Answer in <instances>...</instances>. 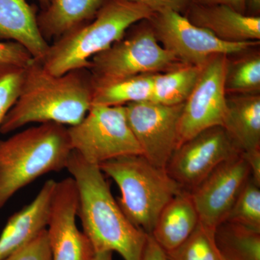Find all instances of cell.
Segmentation results:
<instances>
[{"label":"cell","mask_w":260,"mask_h":260,"mask_svg":"<svg viewBox=\"0 0 260 260\" xmlns=\"http://www.w3.org/2000/svg\"><path fill=\"white\" fill-rule=\"evenodd\" d=\"M107 0H49L45 9L37 15L43 37L59 39L67 32L90 21Z\"/></svg>","instance_id":"19"},{"label":"cell","mask_w":260,"mask_h":260,"mask_svg":"<svg viewBox=\"0 0 260 260\" xmlns=\"http://www.w3.org/2000/svg\"><path fill=\"white\" fill-rule=\"evenodd\" d=\"M154 74L93 83L92 106H125L151 99Z\"/></svg>","instance_id":"20"},{"label":"cell","mask_w":260,"mask_h":260,"mask_svg":"<svg viewBox=\"0 0 260 260\" xmlns=\"http://www.w3.org/2000/svg\"><path fill=\"white\" fill-rule=\"evenodd\" d=\"M73 151L68 127L42 123L0 140V210L22 188L66 169Z\"/></svg>","instance_id":"3"},{"label":"cell","mask_w":260,"mask_h":260,"mask_svg":"<svg viewBox=\"0 0 260 260\" xmlns=\"http://www.w3.org/2000/svg\"><path fill=\"white\" fill-rule=\"evenodd\" d=\"M203 67L180 64L154 74L151 102L164 105L184 104L194 90Z\"/></svg>","instance_id":"21"},{"label":"cell","mask_w":260,"mask_h":260,"mask_svg":"<svg viewBox=\"0 0 260 260\" xmlns=\"http://www.w3.org/2000/svg\"><path fill=\"white\" fill-rule=\"evenodd\" d=\"M199 222L190 191L183 190L162 208L150 235L167 252L182 244Z\"/></svg>","instance_id":"17"},{"label":"cell","mask_w":260,"mask_h":260,"mask_svg":"<svg viewBox=\"0 0 260 260\" xmlns=\"http://www.w3.org/2000/svg\"><path fill=\"white\" fill-rule=\"evenodd\" d=\"M184 15L191 23L208 30L224 42H259V16L242 14L227 5L195 2L191 3Z\"/></svg>","instance_id":"15"},{"label":"cell","mask_w":260,"mask_h":260,"mask_svg":"<svg viewBox=\"0 0 260 260\" xmlns=\"http://www.w3.org/2000/svg\"><path fill=\"white\" fill-rule=\"evenodd\" d=\"M5 260H51L47 229L26 245L15 251Z\"/></svg>","instance_id":"27"},{"label":"cell","mask_w":260,"mask_h":260,"mask_svg":"<svg viewBox=\"0 0 260 260\" xmlns=\"http://www.w3.org/2000/svg\"><path fill=\"white\" fill-rule=\"evenodd\" d=\"M57 181L49 179L34 200L10 216L0 234V260L26 245L47 229Z\"/></svg>","instance_id":"14"},{"label":"cell","mask_w":260,"mask_h":260,"mask_svg":"<svg viewBox=\"0 0 260 260\" xmlns=\"http://www.w3.org/2000/svg\"><path fill=\"white\" fill-rule=\"evenodd\" d=\"M242 155L249 165L251 179L260 185V150L242 153Z\"/></svg>","instance_id":"31"},{"label":"cell","mask_w":260,"mask_h":260,"mask_svg":"<svg viewBox=\"0 0 260 260\" xmlns=\"http://www.w3.org/2000/svg\"><path fill=\"white\" fill-rule=\"evenodd\" d=\"M228 56L212 58L203 66L198 83L184 102L179 126V145L203 130L223 126L227 113L225 77Z\"/></svg>","instance_id":"10"},{"label":"cell","mask_w":260,"mask_h":260,"mask_svg":"<svg viewBox=\"0 0 260 260\" xmlns=\"http://www.w3.org/2000/svg\"><path fill=\"white\" fill-rule=\"evenodd\" d=\"M239 153L223 126H213L179 145L165 169L183 190L191 191L221 162Z\"/></svg>","instance_id":"11"},{"label":"cell","mask_w":260,"mask_h":260,"mask_svg":"<svg viewBox=\"0 0 260 260\" xmlns=\"http://www.w3.org/2000/svg\"><path fill=\"white\" fill-rule=\"evenodd\" d=\"M251 177L242 153L218 166L190 191L200 222L212 229L225 221L233 205Z\"/></svg>","instance_id":"12"},{"label":"cell","mask_w":260,"mask_h":260,"mask_svg":"<svg viewBox=\"0 0 260 260\" xmlns=\"http://www.w3.org/2000/svg\"><path fill=\"white\" fill-rule=\"evenodd\" d=\"M223 127L241 153L260 150L259 94L227 96V113Z\"/></svg>","instance_id":"18"},{"label":"cell","mask_w":260,"mask_h":260,"mask_svg":"<svg viewBox=\"0 0 260 260\" xmlns=\"http://www.w3.org/2000/svg\"><path fill=\"white\" fill-rule=\"evenodd\" d=\"M107 50L94 56L88 70L93 83H104L142 74L164 73L180 64L155 37L148 20Z\"/></svg>","instance_id":"6"},{"label":"cell","mask_w":260,"mask_h":260,"mask_svg":"<svg viewBox=\"0 0 260 260\" xmlns=\"http://www.w3.org/2000/svg\"><path fill=\"white\" fill-rule=\"evenodd\" d=\"M184 104L168 106L147 101L124 106L128 124L142 155L161 169L167 167L179 145V121Z\"/></svg>","instance_id":"9"},{"label":"cell","mask_w":260,"mask_h":260,"mask_svg":"<svg viewBox=\"0 0 260 260\" xmlns=\"http://www.w3.org/2000/svg\"><path fill=\"white\" fill-rule=\"evenodd\" d=\"M215 239L225 260H260V232L224 221L215 229Z\"/></svg>","instance_id":"22"},{"label":"cell","mask_w":260,"mask_h":260,"mask_svg":"<svg viewBox=\"0 0 260 260\" xmlns=\"http://www.w3.org/2000/svg\"><path fill=\"white\" fill-rule=\"evenodd\" d=\"M99 167L119 186L121 196L117 203L126 218L147 234L153 232L162 208L183 191L165 169L143 155L119 157Z\"/></svg>","instance_id":"5"},{"label":"cell","mask_w":260,"mask_h":260,"mask_svg":"<svg viewBox=\"0 0 260 260\" xmlns=\"http://www.w3.org/2000/svg\"><path fill=\"white\" fill-rule=\"evenodd\" d=\"M166 254L169 260H225L215 242V229L200 222L182 244Z\"/></svg>","instance_id":"23"},{"label":"cell","mask_w":260,"mask_h":260,"mask_svg":"<svg viewBox=\"0 0 260 260\" xmlns=\"http://www.w3.org/2000/svg\"><path fill=\"white\" fill-rule=\"evenodd\" d=\"M0 39L18 43L39 61L49 48L39 30L35 8L27 0H0Z\"/></svg>","instance_id":"16"},{"label":"cell","mask_w":260,"mask_h":260,"mask_svg":"<svg viewBox=\"0 0 260 260\" xmlns=\"http://www.w3.org/2000/svg\"><path fill=\"white\" fill-rule=\"evenodd\" d=\"M34 60L26 49L15 42H0V64L26 68Z\"/></svg>","instance_id":"28"},{"label":"cell","mask_w":260,"mask_h":260,"mask_svg":"<svg viewBox=\"0 0 260 260\" xmlns=\"http://www.w3.org/2000/svg\"><path fill=\"white\" fill-rule=\"evenodd\" d=\"M78 194L74 179L56 183L47 227L51 260H92L95 251L77 226Z\"/></svg>","instance_id":"13"},{"label":"cell","mask_w":260,"mask_h":260,"mask_svg":"<svg viewBox=\"0 0 260 260\" xmlns=\"http://www.w3.org/2000/svg\"><path fill=\"white\" fill-rule=\"evenodd\" d=\"M72 149L90 164L142 155L130 129L124 106L93 105L83 120L68 127Z\"/></svg>","instance_id":"7"},{"label":"cell","mask_w":260,"mask_h":260,"mask_svg":"<svg viewBox=\"0 0 260 260\" xmlns=\"http://www.w3.org/2000/svg\"><path fill=\"white\" fill-rule=\"evenodd\" d=\"M131 3L143 5L153 14L162 12L174 11L185 14L193 0H126Z\"/></svg>","instance_id":"29"},{"label":"cell","mask_w":260,"mask_h":260,"mask_svg":"<svg viewBox=\"0 0 260 260\" xmlns=\"http://www.w3.org/2000/svg\"><path fill=\"white\" fill-rule=\"evenodd\" d=\"M142 260H169L165 251L150 234H148L147 237Z\"/></svg>","instance_id":"30"},{"label":"cell","mask_w":260,"mask_h":260,"mask_svg":"<svg viewBox=\"0 0 260 260\" xmlns=\"http://www.w3.org/2000/svg\"><path fill=\"white\" fill-rule=\"evenodd\" d=\"M66 169L78 191V216L95 253L115 251L124 260H142L148 234L126 218L99 166L73 150Z\"/></svg>","instance_id":"2"},{"label":"cell","mask_w":260,"mask_h":260,"mask_svg":"<svg viewBox=\"0 0 260 260\" xmlns=\"http://www.w3.org/2000/svg\"><path fill=\"white\" fill-rule=\"evenodd\" d=\"M193 2L205 5H227L239 13L246 15V0H193Z\"/></svg>","instance_id":"32"},{"label":"cell","mask_w":260,"mask_h":260,"mask_svg":"<svg viewBox=\"0 0 260 260\" xmlns=\"http://www.w3.org/2000/svg\"><path fill=\"white\" fill-rule=\"evenodd\" d=\"M93 90V79L87 68L54 75L34 59L25 68L20 94L0 133L8 134L31 123L74 126L92 107Z\"/></svg>","instance_id":"1"},{"label":"cell","mask_w":260,"mask_h":260,"mask_svg":"<svg viewBox=\"0 0 260 260\" xmlns=\"http://www.w3.org/2000/svg\"><path fill=\"white\" fill-rule=\"evenodd\" d=\"M158 42L180 64L203 67L212 58L246 52L259 42H224L174 11L155 13L149 19Z\"/></svg>","instance_id":"8"},{"label":"cell","mask_w":260,"mask_h":260,"mask_svg":"<svg viewBox=\"0 0 260 260\" xmlns=\"http://www.w3.org/2000/svg\"><path fill=\"white\" fill-rule=\"evenodd\" d=\"M113 252L111 251H102L95 252L92 260H113Z\"/></svg>","instance_id":"34"},{"label":"cell","mask_w":260,"mask_h":260,"mask_svg":"<svg viewBox=\"0 0 260 260\" xmlns=\"http://www.w3.org/2000/svg\"><path fill=\"white\" fill-rule=\"evenodd\" d=\"M153 13L143 5L126 0H107L95 18L77 27L52 45L41 62L48 72L61 75L90 67L94 56L107 50L128 30Z\"/></svg>","instance_id":"4"},{"label":"cell","mask_w":260,"mask_h":260,"mask_svg":"<svg viewBox=\"0 0 260 260\" xmlns=\"http://www.w3.org/2000/svg\"><path fill=\"white\" fill-rule=\"evenodd\" d=\"M225 221L260 232V185L251 177L239 193Z\"/></svg>","instance_id":"25"},{"label":"cell","mask_w":260,"mask_h":260,"mask_svg":"<svg viewBox=\"0 0 260 260\" xmlns=\"http://www.w3.org/2000/svg\"><path fill=\"white\" fill-rule=\"evenodd\" d=\"M25 68L0 64V126L20 94Z\"/></svg>","instance_id":"26"},{"label":"cell","mask_w":260,"mask_h":260,"mask_svg":"<svg viewBox=\"0 0 260 260\" xmlns=\"http://www.w3.org/2000/svg\"><path fill=\"white\" fill-rule=\"evenodd\" d=\"M37 1L42 7V10L45 9L49 3V0H37Z\"/></svg>","instance_id":"35"},{"label":"cell","mask_w":260,"mask_h":260,"mask_svg":"<svg viewBox=\"0 0 260 260\" xmlns=\"http://www.w3.org/2000/svg\"><path fill=\"white\" fill-rule=\"evenodd\" d=\"M260 0H246V15L259 16Z\"/></svg>","instance_id":"33"},{"label":"cell","mask_w":260,"mask_h":260,"mask_svg":"<svg viewBox=\"0 0 260 260\" xmlns=\"http://www.w3.org/2000/svg\"><path fill=\"white\" fill-rule=\"evenodd\" d=\"M225 93L233 95L259 94L260 56L246 55L237 61H229L225 77Z\"/></svg>","instance_id":"24"}]
</instances>
